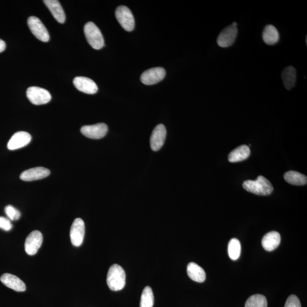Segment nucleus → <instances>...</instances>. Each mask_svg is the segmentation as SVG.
<instances>
[{"label": "nucleus", "instance_id": "1", "mask_svg": "<svg viewBox=\"0 0 307 307\" xmlns=\"http://www.w3.org/2000/svg\"><path fill=\"white\" fill-rule=\"evenodd\" d=\"M106 283L111 291L123 290L126 284V274L124 268L118 264L111 266L107 274Z\"/></svg>", "mask_w": 307, "mask_h": 307}, {"label": "nucleus", "instance_id": "2", "mask_svg": "<svg viewBox=\"0 0 307 307\" xmlns=\"http://www.w3.org/2000/svg\"><path fill=\"white\" fill-rule=\"evenodd\" d=\"M243 187L249 193L261 196L271 195L274 190L271 181L263 176H259L255 180L245 181L243 183Z\"/></svg>", "mask_w": 307, "mask_h": 307}, {"label": "nucleus", "instance_id": "3", "mask_svg": "<svg viewBox=\"0 0 307 307\" xmlns=\"http://www.w3.org/2000/svg\"><path fill=\"white\" fill-rule=\"evenodd\" d=\"M86 39L92 47L96 50H100L104 46V40L101 31L94 22L87 23L84 27Z\"/></svg>", "mask_w": 307, "mask_h": 307}, {"label": "nucleus", "instance_id": "4", "mask_svg": "<svg viewBox=\"0 0 307 307\" xmlns=\"http://www.w3.org/2000/svg\"><path fill=\"white\" fill-rule=\"evenodd\" d=\"M26 96L31 103L36 105L47 104L51 100L50 92L44 88L38 87H31L28 88Z\"/></svg>", "mask_w": 307, "mask_h": 307}, {"label": "nucleus", "instance_id": "5", "mask_svg": "<svg viewBox=\"0 0 307 307\" xmlns=\"http://www.w3.org/2000/svg\"><path fill=\"white\" fill-rule=\"evenodd\" d=\"M237 26V23L234 22L221 31L217 40V45L220 47L228 48L235 43L238 32Z\"/></svg>", "mask_w": 307, "mask_h": 307}, {"label": "nucleus", "instance_id": "6", "mask_svg": "<svg viewBox=\"0 0 307 307\" xmlns=\"http://www.w3.org/2000/svg\"><path fill=\"white\" fill-rule=\"evenodd\" d=\"M27 25L30 31L37 39L44 43L50 40L49 32L39 18L31 16L27 20Z\"/></svg>", "mask_w": 307, "mask_h": 307}, {"label": "nucleus", "instance_id": "7", "mask_svg": "<svg viewBox=\"0 0 307 307\" xmlns=\"http://www.w3.org/2000/svg\"><path fill=\"white\" fill-rule=\"evenodd\" d=\"M116 18L123 29L127 31L134 29L135 21L133 14L130 9L125 6H120L116 9Z\"/></svg>", "mask_w": 307, "mask_h": 307}, {"label": "nucleus", "instance_id": "8", "mask_svg": "<svg viewBox=\"0 0 307 307\" xmlns=\"http://www.w3.org/2000/svg\"><path fill=\"white\" fill-rule=\"evenodd\" d=\"M43 243V236L39 231H32L25 240V250L28 255H34Z\"/></svg>", "mask_w": 307, "mask_h": 307}, {"label": "nucleus", "instance_id": "9", "mask_svg": "<svg viewBox=\"0 0 307 307\" xmlns=\"http://www.w3.org/2000/svg\"><path fill=\"white\" fill-rule=\"evenodd\" d=\"M85 235V224L81 218H77L73 221L70 229L71 243L76 247L80 246L83 242Z\"/></svg>", "mask_w": 307, "mask_h": 307}, {"label": "nucleus", "instance_id": "10", "mask_svg": "<svg viewBox=\"0 0 307 307\" xmlns=\"http://www.w3.org/2000/svg\"><path fill=\"white\" fill-rule=\"evenodd\" d=\"M108 130V126L105 124L99 123L83 127L81 133L87 138L99 139L104 137Z\"/></svg>", "mask_w": 307, "mask_h": 307}, {"label": "nucleus", "instance_id": "11", "mask_svg": "<svg viewBox=\"0 0 307 307\" xmlns=\"http://www.w3.org/2000/svg\"><path fill=\"white\" fill-rule=\"evenodd\" d=\"M166 75V71L162 67L152 68L144 72L141 76V81L146 85H152L161 82Z\"/></svg>", "mask_w": 307, "mask_h": 307}, {"label": "nucleus", "instance_id": "12", "mask_svg": "<svg viewBox=\"0 0 307 307\" xmlns=\"http://www.w3.org/2000/svg\"><path fill=\"white\" fill-rule=\"evenodd\" d=\"M31 140V136L26 132H18L13 134L8 143V148L10 150H15L28 145Z\"/></svg>", "mask_w": 307, "mask_h": 307}, {"label": "nucleus", "instance_id": "13", "mask_svg": "<svg viewBox=\"0 0 307 307\" xmlns=\"http://www.w3.org/2000/svg\"><path fill=\"white\" fill-rule=\"evenodd\" d=\"M166 134V129L163 124L157 125L153 130L150 138V146L153 151L161 149L165 143Z\"/></svg>", "mask_w": 307, "mask_h": 307}, {"label": "nucleus", "instance_id": "14", "mask_svg": "<svg viewBox=\"0 0 307 307\" xmlns=\"http://www.w3.org/2000/svg\"><path fill=\"white\" fill-rule=\"evenodd\" d=\"M73 83L79 91L87 94H95L98 91L96 84L90 78L78 76L73 79Z\"/></svg>", "mask_w": 307, "mask_h": 307}, {"label": "nucleus", "instance_id": "15", "mask_svg": "<svg viewBox=\"0 0 307 307\" xmlns=\"http://www.w3.org/2000/svg\"><path fill=\"white\" fill-rule=\"evenodd\" d=\"M50 174L49 169L43 167H37L22 172L20 179L26 181H31L47 178Z\"/></svg>", "mask_w": 307, "mask_h": 307}, {"label": "nucleus", "instance_id": "16", "mask_svg": "<svg viewBox=\"0 0 307 307\" xmlns=\"http://www.w3.org/2000/svg\"><path fill=\"white\" fill-rule=\"evenodd\" d=\"M0 281L8 288L17 292H24L26 287L24 282L13 274L6 273L0 278Z\"/></svg>", "mask_w": 307, "mask_h": 307}, {"label": "nucleus", "instance_id": "17", "mask_svg": "<svg viewBox=\"0 0 307 307\" xmlns=\"http://www.w3.org/2000/svg\"><path fill=\"white\" fill-rule=\"evenodd\" d=\"M44 3L49 9L55 19L60 24H63L66 21V15L59 2L57 0H45Z\"/></svg>", "mask_w": 307, "mask_h": 307}, {"label": "nucleus", "instance_id": "18", "mask_svg": "<svg viewBox=\"0 0 307 307\" xmlns=\"http://www.w3.org/2000/svg\"><path fill=\"white\" fill-rule=\"evenodd\" d=\"M281 235L278 232L272 231L264 235L262 240L263 248L268 251L272 252L278 247L281 243Z\"/></svg>", "mask_w": 307, "mask_h": 307}, {"label": "nucleus", "instance_id": "19", "mask_svg": "<svg viewBox=\"0 0 307 307\" xmlns=\"http://www.w3.org/2000/svg\"><path fill=\"white\" fill-rule=\"evenodd\" d=\"M262 39L264 43L268 45H276L280 41V33L275 26L267 25L264 28Z\"/></svg>", "mask_w": 307, "mask_h": 307}, {"label": "nucleus", "instance_id": "20", "mask_svg": "<svg viewBox=\"0 0 307 307\" xmlns=\"http://www.w3.org/2000/svg\"><path fill=\"white\" fill-rule=\"evenodd\" d=\"M189 277L195 282L202 283L206 281V274L203 268L194 262H190L187 266Z\"/></svg>", "mask_w": 307, "mask_h": 307}, {"label": "nucleus", "instance_id": "21", "mask_svg": "<svg viewBox=\"0 0 307 307\" xmlns=\"http://www.w3.org/2000/svg\"><path fill=\"white\" fill-rule=\"evenodd\" d=\"M282 78L284 86L288 90L292 89L296 82V71L292 66H288L283 69Z\"/></svg>", "mask_w": 307, "mask_h": 307}, {"label": "nucleus", "instance_id": "22", "mask_svg": "<svg viewBox=\"0 0 307 307\" xmlns=\"http://www.w3.org/2000/svg\"><path fill=\"white\" fill-rule=\"evenodd\" d=\"M250 149L249 146L242 145L235 148L229 154L228 160L231 163L243 161L249 157Z\"/></svg>", "mask_w": 307, "mask_h": 307}, {"label": "nucleus", "instance_id": "23", "mask_svg": "<svg viewBox=\"0 0 307 307\" xmlns=\"http://www.w3.org/2000/svg\"><path fill=\"white\" fill-rule=\"evenodd\" d=\"M284 178L288 183L295 185H303L307 183L306 176L298 172L290 171L284 175Z\"/></svg>", "mask_w": 307, "mask_h": 307}, {"label": "nucleus", "instance_id": "24", "mask_svg": "<svg viewBox=\"0 0 307 307\" xmlns=\"http://www.w3.org/2000/svg\"><path fill=\"white\" fill-rule=\"evenodd\" d=\"M245 307H267L266 297L260 294L251 296L246 301Z\"/></svg>", "mask_w": 307, "mask_h": 307}, {"label": "nucleus", "instance_id": "25", "mask_svg": "<svg viewBox=\"0 0 307 307\" xmlns=\"http://www.w3.org/2000/svg\"><path fill=\"white\" fill-rule=\"evenodd\" d=\"M154 303H155V296H154L151 288L146 286L142 292L140 307H152Z\"/></svg>", "mask_w": 307, "mask_h": 307}, {"label": "nucleus", "instance_id": "26", "mask_svg": "<svg viewBox=\"0 0 307 307\" xmlns=\"http://www.w3.org/2000/svg\"><path fill=\"white\" fill-rule=\"evenodd\" d=\"M241 251L240 242L237 239H233L229 241L228 245V254L232 260L238 259L240 257Z\"/></svg>", "mask_w": 307, "mask_h": 307}, {"label": "nucleus", "instance_id": "27", "mask_svg": "<svg viewBox=\"0 0 307 307\" xmlns=\"http://www.w3.org/2000/svg\"><path fill=\"white\" fill-rule=\"evenodd\" d=\"M5 212H6L7 216L10 220H18L21 217L20 212L11 205L5 208Z\"/></svg>", "mask_w": 307, "mask_h": 307}, {"label": "nucleus", "instance_id": "28", "mask_svg": "<svg viewBox=\"0 0 307 307\" xmlns=\"http://www.w3.org/2000/svg\"><path fill=\"white\" fill-rule=\"evenodd\" d=\"M285 307H301L300 301L296 295H291L287 299Z\"/></svg>", "mask_w": 307, "mask_h": 307}, {"label": "nucleus", "instance_id": "29", "mask_svg": "<svg viewBox=\"0 0 307 307\" xmlns=\"http://www.w3.org/2000/svg\"><path fill=\"white\" fill-rule=\"evenodd\" d=\"M12 227L13 225L9 218L0 217V228L6 231H9L12 229Z\"/></svg>", "mask_w": 307, "mask_h": 307}, {"label": "nucleus", "instance_id": "30", "mask_svg": "<svg viewBox=\"0 0 307 307\" xmlns=\"http://www.w3.org/2000/svg\"><path fill=\"white\" fill-rule=\"evenodd\" d=\"M6 44L5 42L0 39V53L3 52V51L6 50Z\"/></svg>", "mask_w": 307, "mask_h": 307}]
</instances>
